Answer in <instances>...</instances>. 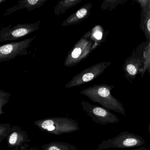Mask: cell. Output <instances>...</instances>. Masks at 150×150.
Listing matches in <instances>:
<instances>
[{
  "mask_svg": "<svg viewBox=\"0 0 150 150\" xmlns=\"http://www.w3.org/2000/svg\"><path fill=\"white\" fill-rule=\"evenodd\" d=\"M13 127L9 123L0 124V143L4 139H6L8 136L13 130Z\"/></svg>",
  "mask_w": 150,
  "mask_h": 150,
  "instance_id": "obj_17",
  "label": "cell"
},
{
  "mask_svg": "<svg viewBox=\"0 0 150 150\" xmlns=\"http://www.w3.org/2000/svg\"><path fill=\"white\" fill-rule=\"evenodd\" d=\"M112 64L111 62H103L87 68L79 74L75 75L65 86L66 88L80 86L97 78Z\"/></svg>",
  "mask_w": 150,
  "mask_h": 150,
  "instance_id": "obj_8",
  "label": "cell"
},
{
  "mask_svg": "<svg viewBox=\"0 0 150 150\" xmlns=\"http://www.w3.org/2000/svg\"><path fill=\"white\" fill-rule=\"evenodd\" d=\"M83 0H60L54 8L55 16H60L67 11L79 4Z\"/></svg>",
  "mask_w": 150,
  "mask_h": 150,
  "instance_id": "obj_13",
  "label": "cell"
},
{
  "mask_svg": "<svg viewBox=\"0 0 150 150\" xmlns=\"http://www.w3.org/2000/svg\"><path fill=\"white\" fill-rule=\"evenodd\" d=\"M81 104L83 110L97 124L105 125L120 122L119 119L115 115L103 107L92 105L85 100H82Z\"/></svg>",
  "mask_w": 150,
  "mask_h": 150,
  "instance_id": "obj_6",
  "label": "cell"
},
{
  "mask_svg": "<svg viewBox=\"0 0 150 150\" xmlns=\"http://www.w3.org/2000/svg\"><path fill=\"white\" fill-rule=\"evenodd\" d=\"M140 27L148 41L150 40V1L149 7L144 13H141Z\"/></svg>",
  "mask_w": 150,
  "mask_h": 150,
  "instance_id": "obj_15",
  "label": "cell"
},
{
  "mask_svg": "<svg viewBox=\"0 0 150 150\" xmlns=\"http://www.w3.org/2000/svg\"><path fill=\"white\" fill-rule=\"evenodd\" d=\"M139 4L141 8V13H144L146 11L148 7L150 0H134Z\"/></svg>",
  "mask_w": 150,
  "mask_h": 150,
  "instance_id": "obj_19",
  "label": "cell"
},
{
  "mask_svg": "<svg viewBox=\"0 0 150 150\" xmlns=\"http://www.w3.org/2000/svg\"><path fill=\"white\" fill-rule=\"evenodd\" d=\"M149 134H150V123L149 127Z\"/></svg>",
  "mask_w": 150,
  "mask_h": 150,
  "instance_id": "obj_25",
  "label": "cell"
},
{
  "mask_svg": "<svg viewBox=\"0 0 150 150\" xmlns=\"http://www.w3.org/2000/svg\"><path fill=\"white\" fill-rule=\"evenodd\" d=\"M7 1H8V0H0V4L2 3L3 2H4Z\"/></svg>",
  "mask_w": 150,
  "mask_h": 150,
  "instance_id": "obj_23",
  "label": "cell"
},
{
  "mask_svg": "<svg viewBox=\"0 0 150 150\" xmlns=\"http://www.w3.org/2000/svg\"><path fill=\"white\" fill-rule=\"evenodd\" d=\"M48 0H20L16 5L7 9L4 13L3 17L7 16L22 9L31 11L41 7Z\"/></svg>",
  "mask_w": 150,
  "mask_h": 150,
  "instance_id": "obj_12",
  "label": "cell"
},
{
  "mask_svg": "<svg viewBox=\"0 0 150 150\" xmlns=\"http://www.w3.org/2000/svg\"><path fill=\"white\" fill-rule=\"evenodd\" d=\"M91 31L85 33L75 44L66 57L64 66L71 67L86 59L95 49V43L90 37Z\"/></svg>",
  "mask_w": 150,
  "mask_h": 150,
  "instance_id": "obj_3",
  "label": "cell"
},
{
  "mask_svg": "<svg viewBox=\"0 0 150 150\" xmlns=\"http://www.w3.org/2000/svg\"><path fill=\"white\" fill-rule=\"evenodd\" d=\"M147 141L141 136L124 131L112 138L102 141L96 150L114 149L138 148L146 144Z\"/></svg>",
  "mask_w": 150,
  "mask_h": 150,
  "instance_id": "obj_4",
  "label": "cell"
},
{
  "mask_svg": "<svg viewBox=\"0 0 150 150\" xmlns=\"http://www.w3.org/2000/svg\"><path fill=\"white\" fill-rule=\"evenodd\" d=\"M148 69V71H149V75L150 76V60L149 62V67H148V69Z\"/></svg>",
  "mask_w": 150,
  "mask_h": 150,
  "instance_id": "obj_22",
  "label": "cell"
},
{
  "mask_svg": "<svg viewBox=\"0 0 150 150\" xmlns=\"http://www.w3.org/2000/svg\"><path fill=\"white\" fill-rule=\"evenodd\" d=\"M144 63V59L139 57H129L126 60L123 66L126 76L131 79H134L136 76L141 73Z\"/></svg>",
  "mask_w": 150,
  "mask_h": 150,
  "instance_id": "obj_11",
  "label": "cell"
},
{
  "mask_svg": "<svg viewBox=\"0 0 150 150\" xmlns=\"http://www.w3.org/2000/svg\"><path fill=\"white\" fill-rule=\"evenodd\" d=\"M92 4L88 3L83 5L77 11L70 16L66 18L61 24L62 26L77 25L83 21L89 18L90 15L91 9L92 8Z\"/></svg>",
  "mask_w": 150,
  "mask_h": 150,
  "instance_id": "obj_10",
  "label": "cell"
},
{
  "mask_svg": "<svg viewBox=\"0 0 150 150\" xmlns=\"http://www.w3.org/2000/svg\"><path fill=\"white\" fill-rule=\"evenodd\" d=\"M131 150H150L149 149H147L146 147L141 146V147H138L137 149H134Z\"/></svg>",
  "mask_w": 150,
  "mask_h": 150,
  "instance_id": "obj_21",
  "label": "cell"
},
{
  "mask_svg": "<svg viewBox=\"0 0 150 150\" xmlns=\"http://www.w3.org/2000/svg\"><path fill=\"white\" fill-rule=\"evenodd\" d=\"M38 147L37 146L34 147H30L29 148V144L27 143L25 144L23 147H21L19 150H35L37 149Z\"/></svg>",
  "mask_w": 150,
  "mask_h": 150,
  "instance_id": "obj_20",
  "label": "cell"
},
{
  "mask_svg": "<svg viewBox=\"0 0 150 150\" xmlns=\"http://www.w3.org/2000/svg\"><path fill=\"white\" fill-rule=\"evenodd\" d=\"M11 95L9 93L0 90V115L4 113L3 108L8 103Z\"/></svg>",
  "mask_w": 150,
  "mask_h": 150,
  "instance_id": "obj_18",
  "label": "cell"
},
{
  "mask_svg": "<svg viewBox=\"0 0 150 150\" xmlns=\"http://www.w3.org/2000/svg\"><path fill=\"white\" fill-rule=\"evenodd\" d=\"M128 0H104L100 8L102 10L112 11L120 5H123Z\"/></svg>",
  "mask_w": 150,
  "mask_h": 150,
  "instance_id": "obj_16",
  "label": "cell"
},
{
  "mask_svg": "<svg viewBox=\"0 0 150 150\" xmlns=\"http://www.w3.org/2000/svg\"><path fill=\"white\" fill-rule=\"evenodd\" d=\"M41 25L39 20L33 23L11 25L3 27L0 30V42L13 41L23 38L39 30Z\"/></svg>",
  "mask_w": 150,
  "mask_h": 150,
  "instance_id": "obj_5",
  "label": "cell"
},
{
  "mask_svg": "<svg viewBox=\"0 0 150 150\" xmlns=\"http://www.w3.org/2000/svg\"><path fill=\"white\" fill-rule=\"evenodd\" d=\"M19 149H20L18 147H16V148H14V149L12 150H19Z\"/></svg>",
  "mask_w": 150,
  "mask_h": 150,
  "instance_id": "obj_24",
  "label": "cell"
},
{
  "mask_svg": "<svg viewBox=\"0 0 150 150\" xmlns=\"http://www.w3.org/2000/svg\"><path fill=\"white\" fill-rule=\"evenodd\" d=\"M34 124L41 131L55 135L71 133L80 129L78 122L68 117H48L35 121Z\"/></svg>",
  "mask_w": 150,
  "mask_h": 150,
  "instance_id": "obj_2",
  "label": "cell"
},
{
  "mask_svg": "<svg viewBox=\"0 0 150 150\" xmlns=\"http://www.w3.org/2000/svg\"><path fill=\"white\" fill-rule=\"evenodd\" d=\"M13 127L12 132L6 139L7 146L10 148L18 147L20 149L25 144L30 142L31 139L28 137L27 132L23 130L22 127L18 126Z\"/></svg>",
  "mask_w": 150,
  "mask_h": 150,
  "instance_id": "obj_9",
  "label": "cell"
},
{
  "mask_svg": "<svg viewBox=\"0 0 150 150\" xmlns=\"http://www.w3.org/2000/svg\"><path fill=\"white\" fill-rule=\"evenodd\" d=\"M37 36L18 42L10 43L0 47V62L9 61L18 56L26 55Z\"/></svg>",
  "mask_w": 150,
  "mask_h": 150,
  "instance_id": "obj_7",
  "label": "cell"
},
{
  "mask_svg": "<svg viewBox=\"0 0 150 150\" xmlns=\"http://www.w3.org/2000/svg\"><path fill=\"white\" fill-rule=\"evenodd\" d=\"M35 150H79L76 146L67 143L54 142L46 144Z\"/></svg>",
  "mask_w": 150,
  "mask_h": 150,
  "instance_id": "obj_14",
  "label": "cell"
},
{
  "mask_svg": "<svg viewBox=\"0 0 150 150\" xmlns=\"http://www.w3.org/2000/svg\"><path fill=\"white\" fill-rule=\"evenodd\" d=\"M114 87L106 84H95L81 91L82 95L86 96L93 102L100 104L108 111H113L126 115V111L121 102L113 96L111 91Z\"/></svg>",
  "mask_w": 150,
  "mask_h": 150,
  "instance_id": "obj_1",
  "label": "cell"
}]
</instances>
